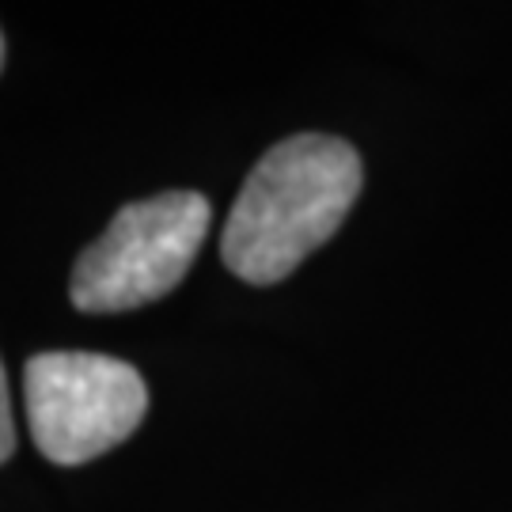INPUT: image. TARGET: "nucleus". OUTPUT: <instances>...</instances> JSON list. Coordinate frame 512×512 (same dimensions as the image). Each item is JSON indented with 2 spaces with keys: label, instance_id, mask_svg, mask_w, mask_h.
Masks as SVG:
<instances>
[{
  "label": "nucleus",
  "instance_id": "obj_3",
  "mask_svg": "<svg viewBox=\"0 0 512 512\" xmlns=\"http://www.w3.org/2000/svg\"><path fill=\"white\" fill-rule=\"evenodd\" d=\"M23 395L38 452L57 467L118 448L148 414L141 372L107 353H38L23 372Z\"/></svg>",
  "mask_w": 512,
  "mask_h": 512
},
{
  "label": "nucleus",
  "instance_id": "obj_4",
  "mask_svg": "<svg viewBox=\"0 0 512 512\" xmlns=\"http://www.w3.org/2000/svg\"><path fill=\"white\" fill-rule=\"evenodd\" d=\"M12 448H16V421H12L8 380H4V365H0V463L12 456Z\"/></svg>",
  "mask_w": 512,
  "mask_h": 512
},
{
  "label": "nucleus",
  "instance_id": "obj_1",
  "mask_svg": "<svg viewBox=\"0 0 512 512\" xmlns=\"http://www.w3.org/2000/svg\"><path fill=\"white\" fill-rule=\"evenodd\" d=\"M365 183L357 148L327 133H296L274 145L228 213L220 258L247 285H277L319 251L353 209Z\"/></svg>",
  "mask_w": 512,
  "mask_h": 512
},
{
  "label": "nucleus",
  "instance_id": "obj_5",
  "mask_svg": "<svg viewBox=\"0 0 512 512\" xmlns=\"http://www.w3.org/2000/svg\"><path fill=\"white\" fill-rule=\"evenodd\" d=\"M0 65H4V38H0Z\"/></svg>",
  "mask_w": 512,
  "mask_h": 512
},
{
  "label": "nucleus",
  "instance_id": "obj_2",
  "mask_svg": "<svg viewBox=\"0 0 512 512\" xmlns=\"http://www.w3.org/2000/svg\"><path fill=\"white\" fill-rule=\"evenodd\" d=\"M209 217L198 190H167L118 209L107 232L76 258L73 304L88 315H114L167 296L202 251Z\"/></svg>",
  "mask_w": 512,
  "mask_h": 512
}]
</instances>
